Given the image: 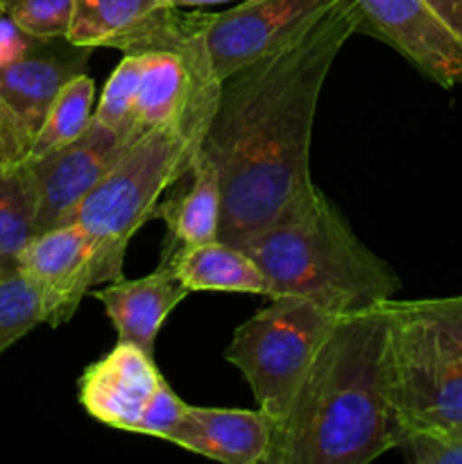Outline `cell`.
Instances as JSON below:
<instances>
[{"label": "cell", "mask_w": 462, "mask_h": 464, "mask_svg": "<svg viewBox=\"0 0 462 464\" xmlns=\"http://www.w3.org/2000/svg\"><path fill=\"white\" fill-rule=\"evenodd\" d=\"M353 34L356 5L338 0L297 39L222 82L202 145L220 172V240L238 247L317 188L311 179L317 102Z\"/></svg>", "instance_id": "1"}, {"label": "cell", "mask_w": 462, "mask_h": 464, "mask_svg": "<svg viewBox=\"0 0 462 464\" xmlns=\"http://www.w3.org/2000/svg\"><path fill=\"white\" fill-rule=\"evenodd\" d=\"M385 304L340 315L284 415L265 464H370L399 449Z\"/></svg>", "instance_id": "2"}, {"label": "cell", "mask_w": 462, "mask_h": 464, "mask_svg": "<svg viewBox=\"0 0 462 464\" xmlns=\"http://www.w3.org/2000/svg\"><path fill=\"white\" fill-rule=\"evenodd\" d=\"M238 247L265 275L267 297L294 295L335 315L370 311L401 288L397 272L353 234L322 188Z\"/></svg>", "instance_id": "3"}, {"label": "cell", "mask_w": 462, "mask_h": 464, "mask_svg": "<svg viewBox=\"0 0 462 464\" xmlns=\"http://www.w3.org/2000/svg\"><path fill=\"white\" fill-rule=\"evenodd\" d=\"M202 145L184 125L148 131L82 199L71 222L80 225L93 245V284L120 279L131 236L152 220L161 193L188 175Z\"/></svg>", "instance_id": "4"}, {"label": "cell", "mask_w": 462, "mask_h": 464, "mask_svg": "<svg viewBox=\"0 0 462 464\" xmlns=\"http://www.w3.org/2000/svg\"><path fill=\"white\" fill-rule=\"evenodd\" d=\"M338 320L311 299L279 295L236 329L225 358L238 367L258 408L274 421L293 401Z\"/></svg>", "instance_id": "5"}, {"label": "cell", "mask_w": 462, "mask_h": 464, "mask_svg": "<svg viewBox=\"0 0 462 464\" xmlns=\"http://www.w3.org/2000/svg\"><path fill=\"white\" fill-rule=\"evenodd\" d=\"M385 308L390 390L403 438L462 430V352L403 302L390 299Z\"/></svg>", "instance_id": "6"}, {"label": "cell", "mask_w": 462, "mask_h": 464, "mask_svg": "<svg viewBox=\"0 0 462 464\" xmlns=\"http://www.w3.org/2000/svg\"><path fill=\"white\" fill-rule=\"evenodd\" d=\"M131 143L134 140L122 139L93 118L72 143L43 157L27 159L18 170L30 195L34 234L71 222L82 199L116 166Z\"/></svg>", "instance_id": "7"}, {"label": "cell", "mask_w": 462, "mask_h": 464, "mask_svg": "<svg viewBox=\"0 0 462 464\" xmlns=\"http://www.w3.org/2000/svg\"><path fill=\"white\" fill-rule=\"evenodd\" d=\"M338 0H243L226 12H197L211 68L220 82L308 30Z\"/></svg>", "instance_id": "8"}, {"label": "cell", "mask_w": 462, "mask_h": 464, "mask_svg": "<svg viewBox=\"0 0 462 464\" xmlns=\"http://www.w3.org/2000/svg\"><path fill=\"white\" fill-rule=\"evenodd\" d=\"M353 5L358 34L388 44L442 89L462 84V39L426 0H353Z\"/></svg>", "instance_id": "9"}, {"label": "cell", "mask_w": 462, "mask_h": 464, "mask_svg": "<svg viewBox=\"0 0 462 464\" xmlns=\"http://www.w3.org/2000/svg\"><path fill=\"white\" fill-rule=\"evenodd\" d=\"M93 245L75 222L39 231L18 252L14 267L39 288L45 324H66L93 285Z\"/></svg>", "instance_id": "10"}, {"label": "cell", "mask_w": 462, "mask_h": 464, "mask_svg": "<svg viewBox=\"0 0 462 464\" xmlns=\"http://www.w3.org/2000/svg\"><path fill=\"white\" fill-rule=\"evenodd\" d=\"M154 356L130 343H118L91 362L77 381V399L86 415L116 430L136 433L145 408L163 383Z\"/></svg>", "instance_id": "11"}, {"label": "cell", "mask_w": 462, "mask_h": 464, "mask_svg": "<svg viewBox=\"0 0 462 464\" xmlns=\"http://www.w3.org/2000/svg\"><path fill=\"white\" fill-rule=\"evenodd\" d=\"M274 420L243 408L188 406L168 442L225 464H265Z\"/></svg>", "instance_id": "12"}, {"label": "cell", "mask_w": 462, "mask_h": 464, "mask_svg": "<svg viewBox=\"0 0 462 464\" xmlns=\"http://www.w3.org/2000/svg\"><path fill=\"white\" fill-rule=\"evenodd\" d=\"M95 299L104 306L118 334V343H130L154 356V343L166 317L184 302L190 290L177 279L168 263L140 279L109 281L95 290Z\"/></svg>", "instance_id": "13"}, {"label": "cell", "mask_w": 462, "mask_h": 464, "mask_svg": "<svg viewBox=\"0 0 462 464\" xmlns=\"http://www.w3.org/2000/svg\"><path fill=\"white\" fill-rule=\"evenodd\" d=\"M89 54L91 48L71 41L59 53L34 48L12 66L0 68V98L16 111L27 130L36 134L62 86L86 72Z\"/></svg>", "instance_id": "14"}, {"label": "cell", "mask_w": 462, "mask_h": 464, "mask_svg": "<svg viewBox=\"0 0 462 464\" xmlns=\"http://www.w3.org/2000/svg\"><path fill=\"white\" fill-rule=\"evenodd\" d=\"M190 188L157 204L152 220H163L168 227V256L181 245H202L220 238L222 220V184L220 172L207 150L199 148L188 170Z\"/></svg>", "instance_id": "15"}, {"label": "cell", "mask_w": 462, "mask_h": 464, "mask_svg": "<svg viewBox=\"0 0 462 464\" xmlns=\"http://www.w3.org/2000/svg\"><path fill=\"white\" fill-rule=\"evenodd\" d=\"M168 263L177 279L190 290H217V293H254L267 297V279L252 256L243 247L211 240L202 245H181L172 249Z\"/></svg>", "instance_id": "16"}, {"label": "cell", "mask_w": 462, "mask_h": 464, "mask_svg": "<svg viewBox=\"0 0 462 464\" xmlns=\"http://www.w3.org/2000/svg\"><path fill=\"white\" fill-rule=\"evenodd\" d=\"M168 9V0H75L66 39L91 50L131 53Z\"/></svg>", "instance_id": "17"}, {"label": "cell", "mask_w": 462, "mask_h": 464, "mask_svg": "<svg viewBox=\"0 0 462 464\" xmlns=\"http://www.w3.org/2000/svg\"><path fill=\"white\" fill-rule=\"evenodd\" d=\"M93 100L95 84L86 72L66 82L32 139L30 157H43L80 139L93 121Z\"/></svg>", "instance_id": "18"}, {"label": "cell", "mask_w": 462, "mask_h": 464, "mask_svg": "<svg viewBox=\"0 0 462 464\" xmlns=\"http://www.w3.org/2000/svg\"><path fill=\"white\" fill-rule=\"evenodd\" d=\"M140 68L143 57L140 53H125L116 71L107 80L93 118L116 131L122 139H140L136 131V93H139Z\"/></svg>", "instance_id": "19"}, {"label": "cell", "mask_w": 462, "mask_h": 464, "mask_svg": "<svg viewBox=\"0 0 462 464\" xmlns=\"http://www.w3.org/2000/svg\"><path fill=\"white\" fill-rule=\"evenodd\" d=\"M39 324H45L39 288L18 267H12L0 281V353Z\"/></svg>", "instance_id": "20"}, {"label": "cell", "mask_w": 462, "mask_h": 464, "mask_svg": "<svg viewBox=\"0 0 462 464\" xmlns=\"http://www.w3.org/2000/svg\"><path fill=\"white\" fill-rule=\"evenodd\" d=\"M34 236V216L21 170L0 172V266L14 267L18 252Z\"/></svg>", "instance_id": "21"}, {"label": "cell", "mask_w": 462, "mask_h": 464, "mask_svg": "<svg viewBox=\"0 0 462 464\" xmlns=\"http://www.w3.org/2000/svg\"><path fill=\"white\" fill-rule=\"evenodd\" d=\"M75 0H3V12L34 39H66Z\"/></svg>", "instance_id": "22"}, {"label": "cell", "mask_w": 462, "mask_h": 464, "mask_svg": "<svg viewBox=\"0 0 462 464\" xmlns=\"http://www.w3.org/2000/svg\"><path fill=\"white\" fill-rule=\"evenodd\" d=\"M399 449L415 464H462V430L408 433Z\"/></svg>", "instance_id": "23"}, {"label": "cell", "mask_w": 462, "mask_h": 464, "mask_svg": "<svg viewBox=\"0 0 462 464\" xmlns=\"http://www.w3.org/2000/svg\"><path fill=\"white\" fill-rule=\"evenodd\" d=\"M186 408L188 403L181 401L175 392H172L170 385L163 381L159 385L157 394L152 397L149 406L145 408L143 417H140L139 426H136V433L140 435H152L159 440H170V435L175 433L177 426L181 424L186 415Z\"/></svg>", "instance_id": "24"}, {"label": "cell", "mask_w": 462, "mask_h": 464, "mask_svg": "<svg viewBox=\"0 0 462 464\" xmlns=\"http://www.w3.org/2000/svg\"><path fill=\"white\" fill-rule=\"evenodd\" d=\"M32 139L34 134L25 122L0 98V172H14L27 161Z\"/></svg>", "instance_id": "25"}, {"label": "cell", "mask_w": 462, "mask_h": 464, "mask_svg": "<svg viewBox=\"0 0 462 464\" xmlns=\"http://www.w3.org/2000/svg\"><path fill=\"white\" fill-rule=\"evenodd\" d=\"M403 306L433 324L453 347L462 352V295L442 299H415V302H403Z\"/></svg>", "instance_id": "26"}, {"label": "cell", "mask_w": 462, "mask_h": 464, "mask_svg": "<svg viewBox=\"0 0 462 464\" xmlns=\"http://www.w3.org/2000/svg\"><path fill=\"white\" fill-rule=\"evenodd\" d=\"M43 39L25 34L12 18L0 12V68L12 66L14 62L23 59L34 50V45Z\"/></svg>", "instance_id": "27"}, {"label": "cell", "mask_w": 462, "mask_h": 464, "mask_svg": "<svg viewBox=\"0 0 462 464\" xmlns=\"http://www.w3.org/2000/svg\"><path fill=\"white\" fill-rule=\"evenodd\" d=\"M426 5L462 39V0H426Z\"/></svg>", "instance_id": "28"}, {"label": "cell", "mask_w": 462, "mask_h": 464, "mask_svg": "<svg viewBox=\"0 0 462 464\" xmlns=\"http://www.w3.org/2000/svg\"><path fill=\"white\" fill-rule=\"evenodd\" d=\"M170 7L184 9V7H204V5H217V3H231V0H168Z\"/></svg>", "instance_id": "29"}, {"label": "cell", "mask_w": 462, "mask_h": 464, "mask_svg": "<svg viewBox=\"0 0 462 464\" xmlns=\"http://www.w3.org/2000/svg\"><path fill=\"white\" fill-rule=\"evenodd\" d=\"M9 270H12V267H3V266H0V281H3V276H5V275H7V272H9Z\"/></svg>", "instance_id": "30"}, {"label": "cell", "mask_w": 462, "mask_h": 464, "mask_svg": "<svg viewBox=\"0 0 462 464\" xmlns=\"http://www.w3.org/2000/svg\"><path fill=\"white\" fill-rule=\"evenodd\" d=\"M0 12H3V0H0Z\"/></svg>", "instance_id": "31"}]
</instances>
